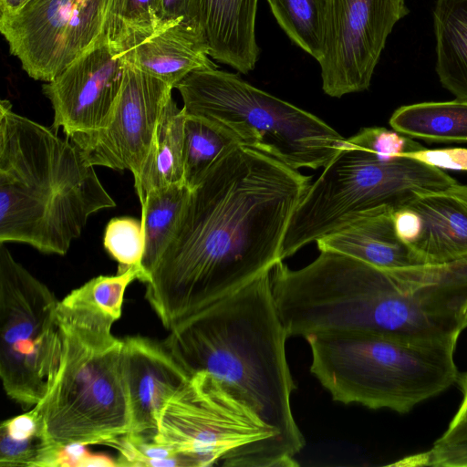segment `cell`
<instances>
[{"label": "cell", "mask_w": 467, "mask_h": 467, "mask_svg": "<svg viewBox=\"0 0 467 467\" xmlns=\"http://www.w3.org/2000/svg\"><path fill=\"white\" fill-rule=\"evenodd\" d=\"M310 184L311 177L242 145L216 161L191 190L145 283L163 327L171 330L283 261L286 228Z\"/></svg>", "instance_id": "obj_1"}, {"label": "cell", "mask_w": 467, "mask_h": 467, "mask_svg": "<svg viewBox=\"0 0 467 467\" xmlns=\"http://www.w3.org/2000/svg\"><path fill=\"white\" fill-rule=\"evenodd\" d=\"M163 341L185 369L205 372L271 428L290 460L305 446L290 398L288 335L272 291L271 271L174 327Z\"/></svg>", "instance_id": "obj_2"}, {"label": "cell", "mask_w": 467, "mask_h": 467, "mask_svg": "<svg viewBox=\"0 0 467 467\" xmlns=\"http://www.w3.org/2000/svg\"><path fill=\"white\" fill-rule=\"evenodd\" d=\"M116 202L69 139L0 102V243L65 255L89 216Z\"/></svg>", "instance_id": "obj_3"}, {"label": "cell", "mask_w": 467, "mask_h": 467, "mask_svg": "<svg viewBox=\"0 0 467 467\" xmlns=\"http://www.w3.org/2000/svg\"><path fill=\"white\" fill-rule=\"evenodd\" d=\"M273 296L288 337L366 331L405 337H459L462 329L429 312L385 270L332 251L294 270L271 271Z\"/></svg>", "instance_id": "obj_4"}, {"label": "cell", "mask_w": 467, "mask_h": 467, "mask_svg": "<svg viewBox=\"0 0 467 467\" xmlns=\"http://www.w3.org/2000/svg\"><path fill=\"white\" fill-rule=\"evenodd\" d=\"M114 322L70 294L58 303L59 366L34 407L60 446L105 444L131 430L124 340L112 334Z\"/></svg>", "instance_id": "obj_5"}, {"label": "cell", "mask_w": 467, "mask_h": 467, "mask_svg": "<svg viewBox=\"0 0 467 467\" xmlns=\"http://www.w3.org/2000/svg\"><path fill=\"white\" fill-rule=\"evenodd\" d=\"M458 338L345 331L306 339L312 353L311 373L333 400L406 413L457 382Z\"/></svg>", "instance_id": "obj_6"}, {"label": "cell", "mask_w": 467, "mask_h": 467, "mask_svg": "<svg viewBox=\"0 0 467 467\" xmlns=\"http://www.w3.org/2000/svg\"><path fill=\"white\" fill-rule=\"evenodd\" d=\"M175 88L186 115L212 123L239 145L295 170L324 168L346 143L321 119L250 85L237 74L218 68L196 70Z\"/></svg>", "instance_id": "obj_7"}, {"label": "cell", "mask_w": 467, "mask_h": 467, "mask_svg": "<svg viewBox=\"0 0 467 467\" xmlns=\"http://www.w3.org/2000/svg\"><path fill=\"white\" fill-rule=\"evenodd\" d=\"M457 184L441 169L416 158L382 160L346 139L345 146L297 204L286 228L281 258L367 213L396 211L418 195L451 190Z\"/></svg>", "instance_id": "obj_8"}, {"label": "cell", "mask_w": 467, "mask_h": 467, "mask_svg": "<svg viewBox=\"0 0 467 467\" xmlns=\"http://www.w3.org/2000/svg\"><path fill=\"white\" fill-rule=\"evenodd\" d=\"M154 441L193 467H294L275 431L219 380L192 375L164 406Z\"/></svg>", "instance_id": "obj_9"}, {"label": "cell", "mask_w": 467, "mask_h": 467, "mask_svg": "<svg viewBox=\"0 0 467 467\" xmlns=\"http://www.w3.org/2000/svg\"><path fill=\"white\" fill-rule=\"evenodd\" d=\"M58 303L0 243V376L6 395L24 408L39 403L56 379Z\"/></svg>", "instance_id": "obj_10"}, {"label": "cell", "mask_w": 467, "mask_h": 467, "mask_svg": "<svg viewBox=\"0 0 467 467\" xmlns=\"http://www.w3.org/2000/svg\"><path fill=\"white\" fill-rule=\"evenodd\" d=\"M113 0H29L0 32L26 74L48 82L106 36Z\"/></svg>", "instance_id": "obj_11"}, {"label": "cell", "mask_w": 467, "mask_h": 467, "mask_svg": "<svg viewBox=\"0 0 467 467\" xmlns=\"http://www.w3.org/2000/svg\"><path fill=\"white\" fill-rule=\"evenodd\" d=\"M408 13L405 0H327L323 91L341 98L368 89L389 35Z\"/></svg>", "instance_id": "obj_12"}, {"label": "cell", "mask_w": 467, "mask_h": 467, "mask_svg": "<svg viewBox=\"0 0 467 467\" xmlns=\"http://www.w3.org/2000/svg\"><path fill=\"white\" fill-rule=\"evenodd\" d=\"M126 63V62H125ZM172 87L126 63L120 92L107 126L69 139L92 166L131 171L139 178Z\"/></svg>", "instance_id": "obj_13"}, {"label": "cell", "mask_w": 467, "mask_h": 467, "mask_svg": "<svg viewBox=\"0 0 467 467\" xmlns=\"http://www.w3.org/2000/svg\"><path fill=\"white\" fill-rule=\"evenodd\" d=\"M126 63L107 36L43 85L54 110L53 130L67 138L105 128L121 89Z\"/></svg>", "instance_id": "obj_14"}, {"label": "cell", "mask_w": 467, "mask_h": 467, "mask_svg": "<svg viewBox=\"0 0 467 467\" xmlns=\"http://www.w3.org/2000/svg\"><path fill=\"white\" fill-rule=\"evenodd\" d=\"M124 340L131 430L154 439L161 411L192 377L164 342L142 336Z\"/></svg>", "instance_id": "obj_15"}, {"label": "cell", "mask_w": 467, "mask_h": 467, "mask_svg": "<svg viewBox=\"0 0 467 467\" xmlns=\"http://www.w3.org/2000/svg\"><path fill=\"white\" fill-rule=\"evenodd\" d=\"M408 206L420 218V231L409 246L419 266L441 265L467 255V194L463 185L420 194Z\"/></svg>", "instance_id": "obj_16"}, {"label": "cell", "mask_w": 467, "mask_h": 467, "mask_svg": "<svg viewBox=\"0 0 467 467\" xmlns=\"http://www.w3.org/2000/svg\"><path fill=\"white\" fill-rule=\"evenodd\" d=\"M119 56L126 63L173 88L193 71L218 68L208 55L202 32L172 21H168L161 29Z\"/></svg>", "instance_id": "obj_17"}, {"label": "cell", "mask_w": 467, "mask_h": 467, "mask_svg": "<svg viewBox=\"0 0 467 467\" xmlns=\"http://www.w3.org/2000/svg\"><path fill=\"white\" fill-rule=\"evenodd\" d=\"M200 24L208 55L240 73L258 60L255 17L258 0H199Z\"/></svg>", "instance_id": "obj_18"}, {"label": "cell", "mask_w": 467, "mask_h": 467, "mask_svg": "<svg viewBox=\"0 0 467 467\" xmlns=\"http://www.w3.org/2000/svg\"><path fill=\"white\" fill-rule=\"evenodd\" d=\"M394 212L384 209L360 216L318 238L317 247L385 270L419 266L410 246L396 233Z\"/></svg>", "instance_id": "obj_19"}, {"label": "cell", "mask_w": 467, "mask_h": 467, "mask_svg": "<svg viewBox=\"0 0 467 467\" xmlns=\"http://www.w3.org/2000/svg\"><path fill=\"white\" fill-rule=\"evenodd\" d=\"M434 316L467 327V255L441 265L389 270Z\"/></svg>", "instance_id": "obj_20"}, {"label": "cell", "mask_w": 467, "mask_h": 467, "mask_svg": "<svg viewBox=\"0 0 467 467\" xmlns=\"http://www.w3.org/2000/svg\"><path fill=\"white\" fill-rule=\"evenodd\" d=\"M433 26L440 82L467 101V0H436Z\"/></svg>", "instance_id": "obj_21"}, {"label": "cell", "mask_w": 467, "mask_h": 467, "mask_svg": "<svg viewBox=\"0 0 467 467\" xmlns=\"http://www.w3.org/2000/svg\"><path fill=\"white\" fill-rule=\"evenodd\" d=\"M185 112L171 98L158 124L155 139L134 187L141 202L151 190L184 183Z\"/></svg>", "instance_id": "obj_22"}, {"label": "cell", "mask_w": 467, "mask_h": 467, "mask_svg": "<svg viewBox=\"0 0 467 467\" xmlns=\"http://www.w3.org/2000/svg\"><path fill=\"white\" fill-rule=\"evenodd\" d=\"M62 447L35 407L1 423V467H58Z\"/></svg>", "instance_id": "obj_23"}, {"label": "cell", "mask_w": 467, "mask_h": 467, "mask_svg": "<svg viewBox=\"0 0 467 467\" xmlns=\"http://www.w3.org/2000/svg\"><path fill=\"white\" fill-rule=\"evenodd\" d=\"M405 136L435 142H467V101L422 102L401 106L389 119Z\"/></svg>", "instance_id": "obj_24"}, {"label": "cell", "mask_w": 467, "mask_h": 467, "mask_svg": "<svg viewBox=\"0 0 467 467\" xmlns=\"http://www.w3.org/2000/svg\"><path fill=\"white\" fill-rule=\"evenodd\" d=\"M190 193L191 190L185 183L172 184L151 190L140 202L145 234V252L141 263L144 283L170 241Z\"/></svg>", "instance_id": "obj_25"}, {"label": "cell", "mask_w": 467, "mask_h": 467, "mask_svg": "<svg viewBox=\"0 0 467 467\" xmlns=\"http://www.w3.org/2000/svg\"><path fill=\"white\" fill-rule=\"evenodd\" d=\"M237 141L212 123L185 114L183 169L184 183L192 190L212 166L230 151Z\"/></svg>", "instance_id": "obj_26"}, {"label": "cell", "mask_w": 467, "mask_h": 467, "mask_svg": "<svg viewBox=\"0 0 467 467\" xmlns=\"http://www.w3.org/2000/svg\"><path fill=\"white\" fill-rule=\"evenodd\" d=\"M286 36L319 62L323 57L327 0H267Z\"/></svg>", "instance_id": "obj_27"}, {"label": "cell", "mask_w": 467, "mask_h": 467, "mask_svg": "<svg viewBox=\"0 0 467 467\" xmlns=\"http://www.w3.org/2000/svg\"><path fill=\"white\" fill-rule=\"evenodd\" d=\"M161 0H113L106 25V36L118 55L161 29Z\"/></svg>", "instance_id": "obj_28"}, {"label": "cell", "mask_w": 467, "mask_h": 467, "mask_svg": "<svg viewBox=\"0 0 467 467\" xmlns=\"http://www.w3.org/2000/svg\"><path fill=\"white\" fill-rule=\"evenodd\" d=\"M104 247L109 254L118 263V272L122 273L130 268L140 269L145 252V234L141 220L132 217H115L105 229Z\"/></svg>", "instance_id": "obj_29"}, {"label": "cell", "mask_w": 467, "mask_h": 467, "mask_svg": "<svg viewBox=\"0 0 467 467\" xmlns=\"http://www.w3.org/2000/svg\"><path fill=\"white\" fill-rule=\"evenodd\" d=\"M136 279L142 282L143 273L140 269L130 268L115 275L94 277L69 294L117 321L121 316L125 291Z\"/></svg>", "instance_id": "obj_30"}, {"label": "cell", "mask_w": 467, "mask_h": 467, "mask_svg": "<svg viewBox=\"0 0 467 467\" xmlns=\"http://www.w3.org/2000/svg\"><path fill=\"white\" fill-rule=\"evenodd\" d=\"M119 451L118 466L178 467L190 462L172 450L135 433H126L105 443Z\"/></svg>", "instance_id": "obj_31"}, {"label": "cell", "mask_w": 467, "mask_h": 467, "mask_svg": "<svg viewBox=\"0 0 467 467\" xmlns=\"http://www.w3.org/2000/svg\"><path fill=\"white\" fill-rule=\"evenodd\" d=\"M348 140L382 160L409 155L424 149L422 145L408 136L382 127L363 128Z\"/></svg>", "instance_id": "obj_32"}, {"label": "cell", "mask_w": 467, "mask_h": 467, "mask_svg": "<svg viewBox=\"0 0 467 467\" xmlns=\"http://www.w3.org/2000/svg\"><path fill=\"white\" fill-rule=\"evenodd\" d=\"M395 466L467 467V435L451 442H437L418 454L391 464Z\"/></svg>", "instance_id": "obj_33"}, {"label": "cell", "mask_w": 467, "mask_h": 467, "mask_svg": "<svg viewBox=\"0 0 467 467\" xmlns=\"http://www.w3.org/2000/svg\"><path fill=\"white\" fill-rule=\"evenodd\" d=\"M440 169L467 171V149H426L409 154Z\"/></svg>", "instance_id": "obj_34"}, {"label": "cell", "mask_w": 467, "mask_h": 467, "mask_svg": "<svg viewBox=\"0 0 467 467\" xmlns=\"http://www.w3.org/2000/svg\"><path fill=\"white\" fill-rule=\"evenodd\" d=\"M161 6L163 22L182 23L202 32L199 0H161Z\"/></svg>", "instance_id": "obj_35"}, {"label": "cell", "mask_w": 467, "mask_h": 467, "mask_svg": "<svg viewBox=\"0 0 467 467\" xmlns=\"http://www.w3.org/2000/svg\"><path fill=\"white\" fill-rule=\"evenodd\" d=\"M457 383L462 393L461 405L437 442H451L467 435V371L459 374Z\"/></svg>", "instance_id": "obj_36"}, {"label": "cell", "mask_w": 467, "mask_h": 467, "mask_svg": "<svg viewBox=\"0 0 467 467\" xmlns=\"http://www.w3.org/2000/svg\"><path fill=\"white\" fill-rule=\"evenodd\" d=\"M393 219L398 236L409 245L419 234L420 223L418 214L403 206L394 212Z\"/></svg>", "instance_id": "obj_37"}, {"label": "cell", "mask_w": 467, "mask_h": 467, "mask_svg": "<svg viewBox=\"0 0 467 467\" xmlns=\"http://www.w3.org/2000/svg\"><path fill=\"white\" fill-rule=\"evenodd\" d=\"M29 0H0V16H9L21 9Z\"/></svg>", "instance_id": "obj_38"}, {"label": "cell", "mask_w": 467, "mask_h": 467, "mask_svg": "<svg viewBox=\"0 0 467 467\" xmlns=\"http://www.w3.org/2000/svg\"><path fill=\"white\" fill-rule=\"evenodd\" d=\"M465 192L467 193V185H465Z\"/></svg>", "instance_id": "obj_39"}, {"label": "cell", "mask_w": 467, "mask_h": 467, "mask_svg": "<svg viewBox=\"0 0 467 467\" xmlns=\"http://www.w3.org/2000/svg\"><path fill=\"white\" fill-rule=\"evenodd\" d=\"M466 318H467V313H466Z\"/></svg>", "instance_id": "obj_40"}]
</instances>
